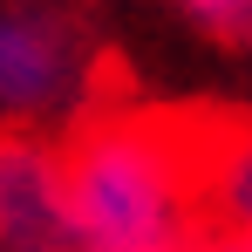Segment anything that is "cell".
Masks as SVG:
<instances>
[{"label": "cell", "mask_w": 252, "mask_h": 252, "mask_svg": "<svg viewBox=\"0 0 252 252\" xmlns=\"http://www.w3.org/2000/svg\"><path fill=\"white\" fill-rule=\"evenodd\" d=\"M75 252H198L211 239L198 184V109L89 102L55 136Z\"/></svg>", "instance_id": "cell-1"}, {"label": "cell", "mask_w": 252, "mask_h": 252, "mask_svg": "<svg viewBox=\"0 0 252 252\" xmlns=\"http://www.w3.org/2000/svg\"><path fill=\"white\" fill-rule=\"evenodd\" d=\"M89 89V48L48 0H0V129H48Z\"/></svg>", "instance_id": "cell-2"}, {"label": "cell", "mask_w": 252, "mask_h": 252, "mask_svg": "<svg viewBox=\"0 0 252 252\" xmlns=\"http://www.w3.org/2000/svg\"><path fill=\"white\" fill-rule=\"evenodd\" d=\"M0 252H75L48 129H0Z\"/></svg>", "instance_id": "cell-3"}, {"label": "cell", "mask_w": 252, "mask_h": 252, "mask_svg": "<svg viewBox=\"0 0 252 252\" xmlns=\"http://www.w3.org/2000/svg\"><path fill=\"white\" fill-rule=\"evenodd\" d=\"M198 184L211 232L252 239V109H198Z\"/></svg>", "instance_id": "cell-4"}, {"label": "cell", "mask_w": 252, "mask_h": 252, "mask_svg": "<svg viewBox=\"0 0 252 252\" xmlns=\"http://www.w3.org/2000/svg\"><path fill=\"white\" fill-rule=\"evenodd\" d=\"M184 14L211 41H252V0H184Z\"/></svg>", "instance_id": "cell-5"}, {"label": "cell", "mask_w": 252, "mask_h": 252, "mask_svg": "<svg viewBox=\"0 0 252 252\" xmlns=\"http://www.w3.org/2000/svg\"><path fill=\"white\" fill-rule=\"evenodd\" d=\"M198 252H252V239H232V232H211Z\"/></svg>", "instance_id": "cell-6"}]
</instances>
